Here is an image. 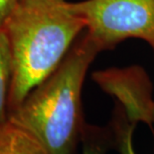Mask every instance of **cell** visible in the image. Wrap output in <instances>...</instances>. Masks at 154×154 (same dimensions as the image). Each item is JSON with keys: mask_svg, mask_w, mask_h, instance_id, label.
<instances>
[{"mask_svg": "<svg viewBox=\"0 0 154 154\" xmlns=\"http://www.w3.org/2000/svg\"><path fill=\"white\" fill-rule=\"evenodd\" d=\"M85 18L66 0H20L4 23L12 60L8 109L15 110L59 67Z\"/></svg>", "mask_w": 154, "mask_h": 154, "instance_id": "1", "label": "cell"}, {"mask_svg": "<svg viewBox=\"0 0 154 154\" xmlns=\"http://www.w3.org/2000/svg\"><path fill=\"white\" fill-rule=\"evenodd\" d=\"M100 50L86 33L57 69L9 113L8 119L37 137L50 154H72L80 128L84 79Z\"/></svg>", "mask_w": 154, "mask_h": 154, "instance_id": "2", "label": "cell"}, {"mask_svg": "<svg viewBox=\"0 0 154 154\" xmlns=\"http://www.w3.org/2000/svg\"><path fill=\"white\" fill-rule=\"evenodd\" d=\"M74 5L100 49L135 37L154 50V0H86Z\"/></svg>", "mask_w": 154, "mask_h": 154, "instance_id": "3", "label": "cell"}, {"mask_svg": "<svg viewBox=\"0 0 154 154\" xmlns=\"http://www.w3.org/2000/svg\"><path fill=\"white\" fill-rule=\"evenodd\" d=\"M94 79L104 91L112 94L124 106L131 123L142 121L151 126L154 102L147 75L138 67L96 72Z\"/></svg>", "mask_w": 154, "mask_h": 154, "instance_id": "4", "label": "cell"}, {"mask_svg": "<svg viewBox=\"0 0 154 154\" xmlns=\"http://www.w3.org/2000/svg\"><path fill=\"white\" fill-rule=\"evenodd\" d=\"M0 154H50L37 137L7 120L0 125Z\"/></svg>", "mask_w": 154, "mask_h": 154, "instance_id": "5", "label": "cell"}, {"mask_svg": "<svg viewBox=\"0 0 154 154\" xmlns=\"http://www.w3.org/2000/svg\"><path fill=\"white\" fill-rule=\"evenodd\" d=\"M12 78V60L7 38L0 30V125L8 120L7 108Z\"/></svg>", "mask_w": 154, "mask_h": 154, "instance_id": "6", "label": "cell"}, {"mask_svg": "<svg viewBox=\"0 0 154 154\" xmlns=\"http://www.w3.org/2000/svg\"><path fill=\"white\" fill-rule=\"evenodd\" d=\"M135 124H126L119 131V151L121 154H136L133 147L132 134Z\"/></svg>", "mask_w": 154, "mask_h": 154, "instance_id": "7", "label": "cell"}, {"mask_svg": "<svg viewBox=\"0 0 154 154\" xmlns=\"http://www.w3.org/2000/svg\"><path fill=\"white\" fill-rule=\"evenodd\" d=\"M20 0H0V30Z\"/></svg>", "mask_w": 154, "mask_h": 154, "instance_id": "8", "label": "cell"}, {"mask_svg": "<svg viewBox=\"0 0 154 154\" xmlns=\"http://www.w3.org/2000/svg\"><path fill=\"white\" fill-rule=\"evenodd\" d=\"M84 154H103V151H101L100 147L94 145V144H88L85 147Z\"/></svg>", "mask_w": 154, "mask_h": 154, "instance_id": "9", "label": "cell"}, {"mask_svg": "<svg viewBox=\"0 0 154 154\" xmlns=\"http://www.w3.org/2000/svg\"><path fill=\"white\" fill-rule=\"evenodd\" d=\"M153 123H154V116H153Z\"/></svg>", "mask_w": 154, "mask_h": 154, "instance_id": "10", "label": "cell"}]
</instances>
